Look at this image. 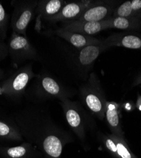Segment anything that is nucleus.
Instances as JSON below:
<instances>
[{
  "mask_svg": "<svg viewBox=\"0 0 141 158\" xmlns=\"http://www.w3.org/2000/svg\"><path fill=\"white\" fill-rule=\"evenodd\" d=\"M8 54V46L4 43L0 42V59L5 58Z\"/></svg>",
  "mask_w": 141,
  "mask_h": 158,
  "instance_id": "5701e85b",
  "label": "nucleus"
},
{
  "mask_svg": "<svg viewBox=\"0 0 141 158\" xmlns=\"http://www.w3.org/2000/svg\"><path fill=\"white\" fill-rule=\"evenodd\" d=\"M108 48H109V47L104 41H102V43L100 44L88 46L79 49V52L76 58L77 66L84 71H88L91 68V66L94 64L99 56L104 50Z\"/></svg>",
  "mask_w": 141,
  "mask_h": 158,
  "instance_id": "6e6552de",
  "label": "nucleus"
},
{
  "mask_svg": "<svg viewBox=\"0 0 141 158\" xmlns=\"http://www.w3.org/2000/svg\"><path fill=\"white\" fill-rule=\"evenodd\" d=\"M97 78L94 73L90 74L88 79V83L83 88L82 93L85 104L89 110L94 114L102 117L104 115V108L96 90L99 84Z\"/></svg>",
  "mask_w": 141,
  "mask_h": 158,
  "instance_id": "423d86ee",
  "label": "nucleus"
},
{
  "mask_svg": "<svg viewBox=\"0 0 141 158\" xmlns=\"http://www.w3.org/2000/svg\"><path fill=\"white\" fill-rule=\"evenodd\" d=\"M62 106L68 124L80 137H83L84 128L80 113L74 105L66 99H63Z\"/></svg>",
  "mask_w": 141,
  "mask_h": 158,
  "instance_id": "ddd939ff",
  "label": "nucleus"
},
{
  "mask_svg": "<svg viewBox=\"0 0 141 158\" xmlns=\"http://www.w3.org/2000/svg\"><path fill=\"white\" fill-rule=\"evenodd\" d=\"M3 76V72L0 70V78H1Z\"/></svg>",
  "mask_w": 141,
  "mask_h": 158,
  "instance_id": "a878e982",
  "label": "nucleus"
},
{
  "mask_svg": "<svg viewBox=\"0 0 141 158\" xmlns=\"http://www.w3.org/2000/svg\"><path fill=\"white\" fill-rule=\"evenodd\" d=\"M60 29L92 36V35L96 34L102 31L108 29V27L106 20L102 22H80L71 20L63 22Z\"/></svg>",
  "mask_w": 141,
  "mask_h": 158,
  "instance_id": "1a4fd4ad",
  "label": "nucleus"
},
{
  "mask_svg": "<svg viewBox=\"0 0 141 158\" xmlns=\"http://www.w3.org/2000/svg\"><path fill=\"white\" fill-rule=\"evenodd\" d=\"M8 46V54L15 68L28 61H40L36 49L28 37L12 32Z\"/></svg>",
  "mask_w": 141,
  "mask_h": 158,
  "instance_id": "f257e3e1",
  "label": "nucleus"
},
{
  "mask_svg": "<svg viewBox=\"0 0 141 158\" xmlns=\"http://www.w3.org/2000/svg\"><path fill=\"white\" fill-rule=\"evenodd\" d=\"M37 2L36 0H15L11 2V5L14 7L11 20L13 33L28 37L26 30L36 14Z\"/></svg>",
  "mask_w": 141,
  "mask_h": 158,
  "instance_id": "f03ea898",
  "label": "nucleus"
},
{
  "mask_svg": "<svg viewBox=\"0 0 141 158\" xmlns=\"http://www.w3.org/2000/svg\"><path fill=\"white\" fill-rule=\"evenodd\" d=\"M8 20L7 13L3 5L0 3V37L2 39L6 37Z\"/></svg>",
  "mask_w": 141,
  "mask_h": 158,
  "instance_id": "412c9836",
  "label": "nucleus"
},
{
  "mask_svg": "<svg viewBox=\"0 0 141 158\" xmlns=\"http://www.w3.org/2000/svg\"><path fill=\"white\" fill-rule=\"evenodd\" d=\"M32 62L27 63L17 69L4 82L2 90L9 96L17 98L20 96L26 89L31 81L36 77L33 70Z\"/></svg>",
  "mask_w": 141,
  "mask_h": 158,
  "instance_id": "7ed1b4c3",
  "label": "nucleus"
},
{
  "mask_svg": "<svg viewBox=\"0 0 141 158\" xmlns=\"http://www.w3.org/2000/svg\"><path fill=\"white\" fill-rule=\"evenodd\" d=\"M106 115L108 123L113 131V134L119 137L122 136L120 127V120L117 105L114 102L106 103Z\"/></svg>",
  "mask_w": 141,
  "mask_h": 158,
  "instance_id": "f3484780",
  "label": "nucleus"
},
{
  "mask_svg": "<svg viewBox=\"0 0 141 158\" xmlns=\"http://www.w3.org/2000/svg\"><path fill=\"white\" fill-rule=\"evenodd\" d=\"M97 1H78L66 3L58 14L46 20L50 22L75 20L88 7Z\"/></svg>",
  "mask_w": 141,
  "mask_h": 158,
  "instance_id": "0eeeda50",
  "label": "nucleus"
},
{
  "mask_svg": "<svg viewBox=\"0 0 141 158\" xmlns=\"http://www.w3.org/2000/svg\"><path fill=\"white\" fill-rule=\"evenodd\" d=\"M66 2L63 0H42L38 1L36 9L37 18L36 20L35 29L40 32L42 28V20H46L52 17L61 10Z\"/></svg>",
  "mask_w": 141,
  "mask_h": 158,
  "instance_id": "9d476101",
  "label": "nucleus"
},
{
  "mask_svg": "<svg viewBox=\"0 0 141 158\" xmlns=\"http://www.w3.org/2000/svg\"><path fill=\"white\" fill-rule=\"evenodd\" d=\"M50 33L55 34L58 37L64 39L78 49H81L88 46L98 44L102 43V41L94 37L65 31L60 28L55 31H51Z\"/></svg>",
  "mask_w": 141,
  "mask_h": 158,
  "instance_id": "9b49d317",
  "label": "nucleus"
},
{
  "mask_svg": "<svg viewBox=\"0 0 141 158\" xmlns=\"http://www.w3.org/2000/svg\"><path fill=\"white\" fill-rule=\"evenodd\" d=\"M115 2L97 1L87 8L75 20L80 22H102L109 19L118 6Z\"/></svg>",
  "mask_w": 141,
  "mask_h": 158,
  "instance_id": "20e7f679",
  "label": "nucleus"
},
{
  "mask_svg": "<svg viewBox=\"0 0 141 158\" xmlns=\"http://www.w3.org/2000/svg\"><path fill=\"white\" fill-rule=\"evenodd\" d=\"M104 41L109 48L118 46L132 49H141V35L134 33L114 34Z\"/></svg>",
  "mask_w": 141,
  "mask_h": 158,
  "instance_id": "f8f14e48",
  "label": "nucleus"
},
{
  "mask_svg": "<svg viewBox=\"0 0 141 158\" xmlns=\"http://www.w3.org/2000/svg\"><path fill=\"white\" fill-rule=\"evenodd\" d=\"M141 15V11H140V12L139 13V17H140Z\"/></svg>",
  "mask_w": 141,
  "mask_h": 158,
  "instance_id": "bb28decb",
  "label": "nucleus"
},
{
  "mask_svg": "<svg viewBox=\"0 0 141 158\" xmlns=\"http://www.w3.org/2000/svg\"><path fill=\"white\" fill-rule=\"evenodd\" d=\"M31 146L29 143H24L20 146L5 148L3 152L8 158H24L30 152Z\"/></svg>",
  "mask_w": 141,
  "mask_h": 158,
  "instance_id": "6ab92c4d",
  "label": "nucleus"
},
{
  "mask_svg": "<svg viewBox=\"0 0 141 158\" xmlns=\"http://www.w3.org/2000/svg\"><path fill=\"white\" fill-rule=\"evenodd\" d=\"M140 11L141 0L126 1L115 8L111 17H139Z\"/></svg>",
  "mask_w": 141,
  "mask_h": 158,
  "instance_id": "2eb2a0df",
  "label": "nucleus"
},
{
  "mask_svg": "<svg viewBox=\"0 0 141 158\" xmlns=\"http://www.w3.org/2000/svg\"><path fill=\"white\" fill-rule=\"evenodd\" d=\"M0 138L20 140L22 137L20 128L17 123H7L0 120Z\"/></svg>",
  "mask_w": 141,
  "mask_h": 158,
  "instance_id": "a211bd4d",
  "label": "nucleus"
},
{
  "mask_svg": "<svg viewBox=\"0 0 141 158\" xmlns=\"http://www.w3.org/2000/svg\"><path fill=\"white\" fill-rule=\"evenodd\" d=\"M136 106L139 111H141V96L139 95L136 102Z\"/></svg>",
  "mask_w": 141,
  "mask_h": 158,
  "instance_id": "b1692460",
  "label": "nucleus"
},
{
  "mask_svg": "<svg viewBox=\"0 0 141 158\" xmlns=\"http://www.w3.org/2000/svg\"><path fill=\"white\" fill-rule=\"evenodd\" d=\"M139 84H141V74L136 79V81L134 82V85H138Z\"/></svg>",
  "mask_w": 141,
  "mask_h": 158,
  "instance_id": "393cba45",
  "label": "nucleus"
},
{
  "mask_svg": "<svg viewBox=\"0 0 141 158\" xmlns=\"http://www.w3.org/2000/svg\"><path fill=\"white\" fill-rule=\"evenodd\" d=\"M104 143L108 149H109L111 152L117 155V148L116 143L111 139V138L109 136L106 137L104 139Z\"/></svg>",
  "mask_w": 141,
  "mask_h": 158,
  "instance_id": "4be33fe9",
  "label": "nucleus"
},
{
  "mask_svg": "<svg viewBox=\"0 0 141 158\" xmlns=\"http://www.w3.org/2000/svg\"><path fill=\"white\" fill-rule=\"evenodd\" d=\"M34 90L39 96H53L63 98L66 96L64 89L54 78L44 72L34 78Z\"/></svg>",
  "mask_w": 141,
  "mask_h": 158,
  "instance_id": "39448f33",
  "label": "nucleus"
},
{
  "mask_svg": "<svg viewBox=\"0 0 141 158\" xmlns=\"http://www.w3.org/2000/svg\"><path fill=\"white\" fill-rule=\"evenodd\" d=\"M109 136L116 143L117 148V156L119 158H136L130 152L126 143L121 137L114 134H111Z\"/></svg>",
  "mask_w": 141,
  "mask_h": 158,
  "instance_id": "aec40b11",
  "label": "nucleus"
},
{
  "mask_svg": "<svg viewBox=\"0 0 141 158\" xmlns=\"http://www.w3.org/2000/svg\"><path fill=\"white\" fill-rule=\"evenodd\" d=\"M139 17H111L106 20L108 27L121 30L139 29L141 26Z\"/></svg>",
  "mask_w": 141,
  "mask_h": 158,
  "instance_id": "4468645a",
  "label": "nucleus"
},
{
  "mask_svg": "<svg viewBox=\"0 0 141 158\" xmlns=\"http://www.w3.org/2000/svg\"><path fill=\"white\" fill-rule=\"evenodd\" d=\"M45 152L53 158L60 156L62 151V143L60 138L55 134L46 137L42 142Z\"/></svg>",
  "mask_w": 141,
  "mask_h": 158,
  "instance_id": "dca6fc26",
  "label": "nucleus"
}]
</instances>
